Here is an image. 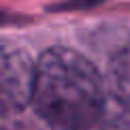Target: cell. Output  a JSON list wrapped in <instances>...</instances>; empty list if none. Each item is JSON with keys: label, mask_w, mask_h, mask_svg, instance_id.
Here are the masks:
<instances>
[{"label": "cell", "mask_w": 130, "mask_h": 130, "mask_svg": "<svg viewBox=\"0 0 130 130\" xmlns=\"http://www.w3.org/2000/svg\"><path fill=\"white\" fill-rule=\"evenodd\" d=\"M32 102L51 126L85 130L102 113L105 85L94 64L81 53L68 47H51L34 64Z\"/></svg>", "instance_id": "1"}, {"label": "cell", "mask_w": 130, "mask_h": 130, "mask_svg": "<svg viewBox=\"0 0 130 130\" xmlns=\"http://www.w3.org/2000/svg\"><path fill=\"white\" fill-rule=\"evenodd\" d=\"M34 64L24 49L0 43V115L19 111L32 100Z\"/></svg>", "instance_id": "2"}, {"label": "cell", "mask_w": 130, "mask_h": 130, "mask_svg": "<svg viewBox=\"0 0 130 130\" xmlns=\"http://www.w3.org/2000/svg\"><path fill=\"white\" fill-rule=\"evenodd\" d=\"M111 83L115 96L130 109V45L124 47L111 64Z\"/></svg>", "instance_id": "3"}, {"label": "cell", "mask_w": 130, "mask_h": 130, "mask_svg": "<svg viewBox=\"0 0 130 130\" xmlns=\"http://www.w3.org/2000/svg\"><path fill=\"white\" fill-rule=\"evenodd\" d=\"M0 130H19V128H13V126H0Z\"/></svg>", "instance_id": "4"}]
</instances>
